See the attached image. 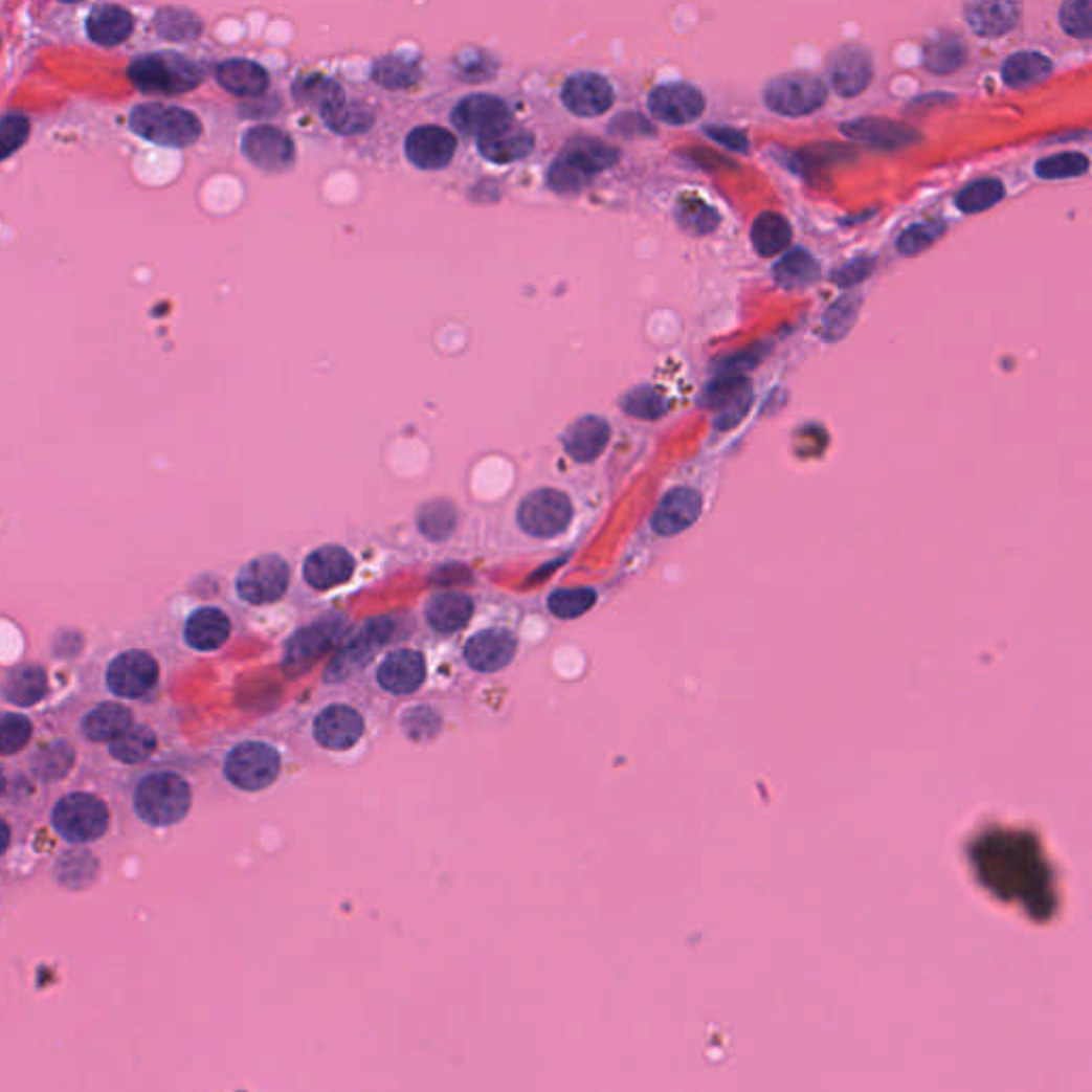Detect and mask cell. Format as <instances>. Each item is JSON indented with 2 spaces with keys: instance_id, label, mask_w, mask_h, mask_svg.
Wrapping results in <instances>:
<instances>
[{
  "instance_id": "obj_6",
  "label": "cell",
  "mask_w": 1092,
  "mask_h": 1092,
  "mask_svg": "<svg viewBox=\"0 0 1092 1092\" xmlns=\"http://www.w3.org/2000/svg\"><path fill=\"white\" fill-rule=\"evenodd\" d=\"M282 758L271 744L261 740L240 742L224 762V775L244 792H259L275 783Z\"/></svg>"
},
{
  "instance_id": "obj_11",
  "label": "cell",
  "mask_w": 1092,
  "mask_h": 1092,
  "mask_svg": "<svg viewBox=\"0 0 1092 1092\" xmlns=\"http://www.w3.org/2000/svg\"><path fill=\"white\" fill-rule=\"evenodd\" d=\"M391 634L393 621L388 617H378L363 623L331 662L327 670V681H341L351 676L357 668L372 660V655L391 639Z\"/></svg>"
},
{
  "instance_id": "obj_21",
  "label": "cell",
  "mask_w": 1092,
  "mask_h": 1092,
  "mask_svg": "<svg viewBox=\"0 0 1092 1092\" xmlns=\"http://www.w3.org/2000/svg\"><path fill=\"white\" fill-rule=\"evenodd\" d=\"M355 572L353 555L337 544H327L310 553L304 563V579L310 587L327 592L351 581Z\"/></svg>"
},
{
  "instance_id": "obj_58",
  "label": "cell",
  "mask_w": 1092,
  "mask_h": 1092,
  "mask_svg": "<svg viewBox=\"0 0 1092 1092\" xmlns=\"http://www.w3.org/2000/svg\"><path fill=\"white\" fill-rule=\"evenodd\" d=\"M707 135L711 139H715L717 143H721L723 148L732 150V152H746L750 150V141H746V137L736 131V129H728V127H709L707 129Z\"/></svg>"
},
{
  "instance_id": "obj_40",
  "label": "cell",
  "mask_w": 1092,
  "mask_h": 1092,
  "mask_svg": "<svg viewBox=\"0 0 1092 1092\" xmlns=\"http://www.w3.org/2000/svg\"><path fill=\"white\" fill-rule=\"evenodd\" d=\"M154 750L156 734L146 726H131L127 732L109 742V754L125 764L146 762Z\"/></svg>"
},
{
  "instance_id": "obj_52",
  "label": "cell",
  "mask_w": 1092,
  "mask_h": 1092,
  "mask_svg": "<svg viewBox=\"0 0 1092 1092\" xmlns=\"http://www.w3.org/2000/svg\"><path fill=\"white\" fill-rule=\"evenodd\" d=\"M945 231L943 222H919V224H913L909 226L905 233H900L898 242H896V248L902 257H913L917 252L927 250L929 246H933Z\"/></svg>"
},
{
  "instance_id": "obj_19",
  "label": "cell",
  "mask_w": 1092,
  "mask_h": 1092,
  "mask_svg": "<svg viewBox=\"0 0 1092 1092\" xmlns=\"http://www.w3.org/2000/svg\"><path fill=\"white\" fill-rule=\"evenodd\" d=\"M703 512V497L696 489L676 487L668 491L653 512V532L660 536H674L692 528Z\"/></svg>"
},
{
  "instance_id": "obj_48",
  "label": "cell",
  "mask_w": 1092,
  "mask_h": 1092,
  "mask_svg": "<svg viewBox=\"0 0 1092 1092\" xmlns=\"http://www.w3.org/2000/svg\"><path fill=\"white\" fill-rule=\"evenodd\" d=\"M1090 166V160L1079 152H1063L1042 158L1034 164V174L1042 180H1069L1084 176Z\"/></svg>"
},
{
  "instance_id": "obj_49",
  "label": "cell",
  "mask_w": 1092,
  "mask_h": 1092,
  "mask_svg": "<svg viewBox=\"0 0 1092 1092\" xmlns=\"http://www.w3.org/2000/svg\"><path fill=\"white\" fill-rule=\"evenodd\" d=\"M598 596L589 587L579 589H557L549 596V610L561 619H577L585 615L594 604Z\"/></svg>"
},
{
  "instance_id": "obj_51",
  "label": "cell",
  "mask_w": 1092,
  "mask_h": 1092,
  "mask_svg": "<svg viewBox=\"0 0 1092 1092\" xmlns=\"http://www.w3.org/2000/svg\"><path fill=\"white\" fill-rule=\"evenodd\" d=\"M857 306H860V299L853 297V295H845V297H841L837 304H832L830 310H828L826 316H824V329H822V335H824L828 341H834V339H841L843 335H847L849 329H851L853 322H855Z\"/></svg>"
},
{
  "instance_id": "obj_33",
  "label": "cell",
  "mask_w": 1092,
  "mask_h": 1092,
  "mask_svg": "<svg viewBox=\"0 0 1092 1092\" xmlns=\"http://www.w3.org/2000/svg\"><path fill=\"white\" fill-rule=\"evenodd\" d=\"M133 726V713L116 703H105L92 709L84 721L82 732L92 742H111Z\"/></svg>"
},
{
  "instance_id": "obj_14",
  "label": "cell",
  "mask_w": 1092,
  "mask_h": 1092,
  "mask_svg": "<svg viewBox=\"0 0 1092 1092\" xmlns=\"http://www.w3.org/2000/svg\"><path fill=\"white\" fill-rule=\"evenodd\" d=\"M242 150L246 158L267 174H280L295 162V143L284 131L263 125L244 135Z\"/></svg>"
},
{
  "instance_id": "obj_28",
  "label": "cell",
  "mask_w": 1092,
  "mask_h": 1092,
  "mask_svg": "<svg viewBox=\"0 0 1092 1092\" xmlns=\"http://www.w3.org/2000/svg\"><path fill=\"white\" fill-rule=\"evenodd\" d=\"M88 37L103 47L125 43L135 30V18L120 5H96L86 22Z\"/></svg>"
},
{
  "instance_id": "obj_32",
  "label": "cell",
  "mask_w": 1092,
  "mask_h": 1092,
  "mask_svg": "<svg viewBox=\"0 0 1092 1092\" xmlns=\"http://www.w3.org/2000/svg\"><path fill=\"white\" fill-rule=\"evenodd\" d=\"M474 612V602L466 594L456 592H444L429 600L425 615L429 625L442 634H450V631L464 629Z\"/></svg>"
},
{
  "instance_id": "obj_13",
  "label": "cell",
  "mask_w": 1092,
  "mask_h": 1092,
  "mask_svg": "<svg viewBox=\"0 0 1092 1092\" xmlns=\"http://www.w3.org/2000/svg\"><path fill=\"white\" fill-rule=\"evenodd\" d=\"M651 116L670 127L692 125L705 111V96L689 84H664L649 94Z\"/></svg>"
},
{
  "instance_id": "obj_56",
  "label": "cell",
  "mask_w": 1092,
  "mask_h": 1092,
  "mask_svg": "<svg viewBox=\"0 0 1092 1092\" xmlns=\"http://www.w3.org/2000/svg\"><path fill=\"white\" fill-rule=\"evenodd\" d=\"M873 265L875 261L869 259V257H862V259H855L851 263H847L845 267H841L839 271H834V282L839 286H843V289H847V286H853V284H860L862 280H867L873 271Z\"/></svg>"
},
{
  "instance_id": "obj_38",
  "label": "cell",
  "mask_w": 1092,
  "mask_h": 1092,
  "mask_svg": "<svg viewBox=\"0 0 1092 1092\" xmlns=\"http://www.w3.org/2000/svg\"><path fill=\"white\" fill-rule=\"evenodd\" d=\"M752 242L760 257H777L792 244V226L777 211H764L752 226Z\"/></svg>"
},
{
  "instance_id": "obj_42",
  "label": "cell",
  "mask_w": 1092,
  "mask_h": 1092,
  "mask_svg": "<svg viewBox=\"0 0 1092 1092\" xmlns=\"http://www.w3.org/2000/svg\"><path fill=\"white\" fill-rule=\"evenodd\" d=\"M154 28L162 39L176 41V43H188L201 35L203 22L193 12L178 9V7H164L156 14Z\"/></svg>"
},
{
  "instance_id": "obj_29",
  "label": "cell",
  "mask_w": 1092,
  "mask_h": 1092,
  "mask_svg": "<svg viewBox=\"0 0 1092 1092\" xmlns=\"http://www.w3.org/2000/svg\"><path fill=\"white\" fill-rule=\"evenodd\" d=\"M216 82L236 96H261L269 88V73L246 59H231L218 65Z\"/></svg>"
},
{
  "instance_id": "obj_18",
  "label": "cell",
  "mask_w": 1092,
  "mask_h": 1092,
  "mask_svg": "<svg viewBox=\"0 0 1092 1092\" xmlns=\"http://www.w3.org/2000/svg\"><path fill=\"white\" fill-rule=\"evenodd\" d=\"M703 406L719 410L717 427L730 429L752 406V384L744 376H719L709 384Z\"/></svg>"
},
{
  "instance_id": "obj_25",
  "label": "cell",
  "mask_w": 1092,
  "mask_h": 1092,
  "mask_svg": "<svg viewBox=\"0 0 1092 1092\" xmlns=\"http://www.w3.org/2000/svg\"><path fill=\"white\" fill-rule=\"evenodd\" d=\"M516 639L506 629H483L466 645V660L478 672H497L512 662Z\"/></svg>"
},
{
  "instance_id": "obj_9",
  "label": "cell",
  "mask_w": 1092,
  "mask_h": 1092,
  "mask_svg": "<svg viewBox=\"0 0 1092 1092\" xmlns=\"http://www.w3.org/2000/svg\"><path fill=\"white\" fill-rule=\"evenodd\" d=\"M291 583V567L277 555H261L248 561L238 574V594L250 604H271L280 600Z\"/></svg>"
},
{
  "instance_id": "obj_36",
  "label": "cell",
  "mask_w": 1092,
  "mask_h": 1092,
  "mask_svg": "<svg viewBox=\"0 0 1092 1092\" xmlns=\"http://www.w3.org/2000/svg\"><path fill=\"white\" fill-rule=\"evenodd\" d=\"M1052 61L1038 51H1018L1003 63V80L1011 88H1028L1052 75Z\"/></svg>"
},
{
  "instance_id": "obj_50",
  "label": "cell",
  "mask_w": 1092,
  "mask_h": 1092,
  "mask_svg": "<svg viewBox=\"0 0 1092 1092\" xmlns=\"http://www.w3.org/2000/svg\"><path fill=\"white\" fill-rule=\"evenodd\" d=\"M32 726L24 715L5 713L0 715V756H12L22 752L30 742Z\"/></svg>"
},
{
  "instance_id": "obj_43",
  "label": "cell",
  "mask_w": 1092,
  "mask_h": 1092,
  "mask_svg": "<svg viewBox=\"0 0 1092 1092\" xmlns=\"http://www.w3.org/2000/svg\"><path fill=\"white\" fill-rule=\"evenodd\" d=\"M1005 197V186L997 178H982L968 186H964L958 197L956 205L964 214H980L997 205Z\"/></svg>"
},
{
  "instance_id": "obj_31",
  "label": "cell",
  "mask_w": 1092,
  "mask_h": 1092,
  "mask_svg": "<svg viewBox=\"0 0 1092 1092\" xmlns=\"http://www.w3.org/2000/svg\"><path fill=\"white\" fill-rule=\"evenodd\" d=\"M478 152L495 162V164H510L521 158H528L536 146L534 135L519 127H508L502 131H495L491 135L478 137Z\"/></svg>"
},
{
  "instance_id": "obj_2",
  "label": "cell",
  "mask_w": 1092,
  "mask_h": 1092,
  "mask_svg": "<svg viewBox=\"0 0 1092 1092\" xmlns=\"http://www.w3.org/2000/svg\"><path fill=\"white\" fill-rule=\"evenodd\" d=\"M129 77L146 94H184L201 86L203 69L176 51L141 55L129 67Z\"/></svg>"
},
{
  "instance_id": "obj_15",
  "label": "cell",
  "mask_w": 1092,
  "mask_h": 1092,
  "mask_svg": "<svg viewBox=\"0 0 1092 1092\" xmlns=\"http://www.w3.org/2000/svg\"><path fill=\"white\" fill-rule=\"evenodd\" d=\"M365 732L361 713L349 705H331L314 719V738L329 752H347Z\"/></svg>"
},
{
  "instance_id": "obj_34",
  "label": "cell",
  "mask_w": 1092,
  "mask_h": 1092,
  "mask_svg": "<svg viewBox=\"0 0 1092 1092\" xmlns=\"http://www.w3.org/2000/svg\"><path fill=\"white\" fill-rule=\"evenodd\" d=\"M0 692L16 707H32L47 694V674L41 666L18 668L5 678Z\"/></svg>"
},
{
  "instance_id": "obj_10",
  "label": "cell",
  "mask_w": 1092,
  "mask_h": 1092,
  "mask_svg": "<svg viewBox=\"0 0 1092 1092\" xmlns=\"http://www.w3.org/2000/svg\"><path fill=\"white\" fill-rule=\"evenodd\" d=\"M450 118L459 133L472 135L476 139L514 125L508 103L493 94H470L462 98L452 109Z\"/></svg>"
},
{
  "instance_id": "obj_7",
  "label": "cell",
  "mask_w": 1092,
  "mask_h": 1092,
  "mask_svg": "<svg viewBox=\"0 0 1092 1092\" xmlns=\"http://www.w3.org/2000/svg\"><path fill=\"white\" fill-rule=\"evenodd\" d=\"M828 98V88L822 80L807 73H787L768 82L764 103L781 116L798 118L818 111Z\"/></svg>"
},
{
  "instance_id": "obj_23",
  "label": "cell",
  "mask_w": 1092,
  "mask_h": 1092,
  "mask_svg": "<svg viewBox=\"0 0 1092 1092\" xmlns=\"http://www.w3.org/2000/svg\"><path fill=\"white\" fill-rule=\"evenodd\" d=\"M339 631H341L339 619L318 621V623L297 631V634L291 639V643L286 645L284 668L289 672L306 670L335 643Z\"/></svg>"
},
{
  "instance_id": "obj_57",
  "label": "cell",
  "mask_w": 1092,
  "mask_h": 1092,
  "mask_svg": "<svg viewBox=\"0 0 1092 1092\" xmlns=\"http://www.w3.org/2000/svg\"><path fill=\"white\" fill-rule=\"evenodd\" d=\"M762 353H764V349L758 347V349H752V351L738 353L734 357H728L726 361L719 363V376H742V372L754 367L760 361Z\"/></svg>"
},
{
  "instance_id": "obj_35",
  "label": "cell",
  "mask_w": 1092,
  "mask_h": 1092,
  "mask_svg": "<svg viewBox=\"0 0 1092 1092\" xmlns=\"http://www.w3.org/2000/svg\"><path fill=\"white\" fill-rule=\"evenodd\" d=\"M773 275L781 289L802 291L818 282L820 263L807 250H792L775 265Z\"/></svg>"
},
{
  "instance_id": "obj_39",
  "label": "cell",
  "mask_w": 1092,
  "mask_h": 1092,
  "mask_svg": "<svg viewBox=\"0 0 1092 1092\" xmlns=\"http://www.w3.org/2000/svg\"><path fill=\"white\" fill-rule=\"evenodd\" d=\"M674 218L689 236H709L719 224V214L698 195H683L676 201Z\"/></svg>"
},
{
  "instance_id": "obj_59",
  "label": "cell",
  "mask_w": 1092,
  "mask_h": 1092,
  "mask_svg": "<svg viewBox=\"0 0 1092 1092\" xmlns=\"http://www.w3.org/2000/svg\"><path fill=\"white\" fill-rule=\"evenodd\" d=\"M9 843H12V830L5 820H0V855L9 849Z\"/></svg>"
},
{
  "instance_id": "obj_55",
  "label": "cell",
  "mask_w": 1092,
  "mask_h": 1092,
  "mask_svg": "<svg viewBox=\"0 0 1092 1092\" xmlns=\"http://www.w3.org/2000/svg\"><path fill=\"white\" fill-rule=\"evenodd\" d=\"M454 528V510L446 502H433L421 512V530L431 540H442Z\"/></svg>"
},
{
  "instance_id": "obj_1",
  "label": "cell",
  "mask_w": 1092,
  "mask_h": 1092,
  "mask_svg": "<svg viewBox=\"0 0 1092 1092\" xmlns=\"http://www.w3.org/2000/svg\"><path fill=\"white\" fill-rule=\"evenodd\" d=\"M619 160V150L596 137H572L549 166V186L565 197L579 195L598 174Z\"/></svg>"
},
{
  "instance_id": "obj_17",
  "label": "cell",
  "mask_w": 1092,
  "mask_h": 1092,
  "mask_svg": "<svg viewBox=\"0 0 1092 1092\" xmlns=\"http://www.w3.org/2000/svg\"><path fill=\"white\" fill-rule=\"evenodd\" d=\"M561 101L574 116L596 118L612 107L615 90L610 82L598 73H577L563 84Z\"/></svg>"
},
{
  "instance_id": "obj_8",
  "label": "cell",
  "mask_w": 1092,
  "mask_h": 1092,
  "mask_svg": "<svg viewBox=\"0 0 1092 1092\" xmlns=\"http://www.w3.org/2000/svg\"><path fill=\"white\" fill-rule=\"evenodd\" d=\"M516 519L521 530L534 538H555L572 521V502L557 489H538L523 497Z\"/></svg>"
},
{
  "instance_id": "obj_53",
  "label": "cell",
  "mask_w": 1092,
  "mask_h": 1092,
  "mask_svg": "<svg viewBox=\"0 0 1092 1092\" xmlns=\"http://www.w3.org/2000/svg\"><path fill=\"white\" fill-rule=\"evenodd\" d=\"M1061 26L1075 39L1092 37V3L1090 0H1069L1061 7Z\"/></svg>"
},
{
  "instance_id": "obj_37",
  "label": "cell",
  "mask_w": 1092,
  "mask_h": 1092,
  "mask_svg": "<svg viewBox=\"0 0 1092 1092\" xmlns=\"http://www.w3.org/2000/svg\"><path fill=\"white\" fill-rule=\"evenodd\" d=\"M293 96L299 105L318 111L320 118L341 103H347V94H343L341 86L331 80H325L322 75H308L304 80H297L293 86Z\"/></svg>"
},
{
  "instance_id": "obj_47",
  "label": "cell",
  "mask_w": 1092,
  "mask_h": 1092,
  "mask_svg": "<svg viewBox=\"0 0 1092 1092\" xmlns=\"http://www.w3.org/2000/svg\"><path fill=\"white\" fill-rule=\"evenodd\" d=\"M322 122L339 135H359L372 127L374 116L363 105L347 101L322 116Z\"/></svg>"
},
{
  "instance_id": "obj_46",
  "label": "cell",
  "mask_w": 1092,
  "mask_h": 1092,
  "mask_svg": "<svg viewBox=\"0 0 1092 1092\" xmlns=\"http://www.w3.org/2000/svg\"><path fill=\"white\" fill-rule=\"evenodd\" d=\"M419 75V67L415 63H408L406 59H401V55H386V59H380L372 71L374 82L388 90L410 88L413 84H417Z\"/></svg>"
},
{
  "instance_id": "obj_54",
  "label": "cell",
  "mask_w": 1092,
  "mask_h": 1092,
  "mask_svg": "<svg viewBox=\"0 0 1092 1092\" xmlns=\"http://www.w3.org/2000/svg\"><path fill=\"white\" fill-rule=\"evenodd\" d=\"M28 135L30 122L20 113H9V116L0 120V160L14 156L28 141Z\"/></svg>"
},
{
  "instance_id": "obj_4",
  "label": "cell",
  "mask_w": 1092,
  "mask_h": 1092,
  "mask_svg": "<svg viewBox=\"0 0 1092 1092\" xmlns=\"http://www.w3.org/2000/svg\"><path fill=\"white\" fill-rule=\"evenodd\" d=\"M131 129L146 141L164 148H188L199 141L203 127L193 111L162 105V103H146L133 109Z\"/></svg>"
},
{
  "instance_id": "obj_41",
  "label": "cell",
  "mask_w": 1092,
  "mask_h": 1092,
  "mask_svg": "<svg viewBox=\"0 0 1092 1092\" xmlns=\"http://www.w3.org/2000/svg\"><path fill=\"white\" fill-rule=\"evenodd\" d=\"M966 63V45L960 37L943 35L935 39L924 53V65L935 75H950Z\"/></svg>"
},
{
  "instance_id": "obj_30",
  "label": "cell",
  "mask_w": 1092,
  "mask_h": 1092,
  "mask_svg": "<svg viewBox=\"0 0 1092 1092\" xmlns=\"http://www.w3.org/2000/svg\"><path fill=\"white\" fill-rule=\"evenodd\" d=\"M964 18L977 37L999 39L1018 26L1020 9L1013 3H971Z\"/></svg>"
},
{
  "instance_id": "obj_22",
  "label": "cell",
  "mask_w": 1092,
  "mask_h": 1092,
  "mask_svg": "<svg viewBox=\"0 0 1092 1092\" xmlns=\"http://www.w3.org/2000/svg\"><path fill=\"white\" fill-rule=\"evenodd\" d=\"M843 135L875 150H902L915 141H919V135L913 127L884 120V118H860L851 120L841 127Z\"/></svg>"
},
{
  "instance_id": "obj_44",
  "label": "cell",
  "mask_w": 1092,
  "mask_h": 1092,
  "mask_svg": "<svg viewBox=\"0 0 1092 1092\" xmlns=\"http://www.w3.org/2000/svg\"><path fill=\"white\" fill-rule=\"evenodd\" d=\"M73 750L59 740V742H51V744H45L39 750L37 756H32V771L43 779V781H55V779H63L71 766H73Z\"/></svg>"
},
{
  "instance_id": "obj_27",
  "label": "cell",
  "mask_w": 1092,
  "mask_h": 1092,
  "mask_svg": "<svg viewBox=\"0 0 1092 1092\" xmlns=\"http://www.w3.org/2000/svg\"><path fill=\"white\" fill-rule=\"evenodd\" d=\"M228 637H231V619L214 606L195 610L184 627L186 643L197 651H216Z\"/></svg>"
},
{
  "instance_id": "obj_20",
  "label": "cell",
  "mask_w": 1092,
  "mask_h": 1092,
  "mask_svg": "<svg viewBox=\"0 0 1092 1092\" xmlns=\"http://www.w3.org/2000/svg\"><path fill=\"white\" fill-rule=\"evenodd\" d=\"M404 150L415 166L423 171H438L452 160L456 152V137L442 127L425 125L408 133Z\"/></svg>"
},
{
  "instance_id": "obj_3",
  "label": "cell",
  "mask_w": 1092,
  "mask_h": 1092,
  "mask_svg": "<svg viewBox=\"0 0 1092 1092\" xmlns=\"http://www.w3.org/2000/svg\"><path fill=\"white\" fill-rule=\"evenodd\" d=\"M191 785L174 773L148 775L135 789L137 816L156 828L182 822L191 809Z\"/></svg>"
},
{
  "instance_id": "obj_12",
  "label": "cell",
  "mask_w": 1092,
  "mask_h": 1092,
  "mask_svg": "<svg viewBox=\"0 0 1092 1092\" xmlns=\"http://www.w3.org/2000/svg\"><path fill=\"white\" fill-rule=\"evenodd\" d=\"M158 681V664L146 651L120 653L107 668V687L120 698H141Z\"/></svg>"
},
{
  "instance_id": "obj_16",
  "label": "cell",
  "mask_w": 1092,
  "mask_h": 1092,
  "mask_svg": "<svg viewBox=\"0 0 1092 1092\" xmlns=\"http://www.w3.org/2000/svg\"><path fill=\"white\" fill-rule=\"evenodd\" d=\"M828 73L837 94L857 96L873 82V55L860 45H843L830 55Z\"/></svg>"
},
{
  "instance_id": "obj_45",
  "label": "cell",
  "mask_w": 1092,
  "mask_h": 1092,
  "mask_svg": "<svg viewBox=\"0 0 1092 1092\" xmlns=\"http://www.w3.org/2000/svg\"><path fill=\"white\" fill-rule=\"evenodd\" d=\"M621 408L625 410V415L634 417V419H641V421H658L660 417L666 415L668 410V404L664 395L653 388V386H637L631 388L623 399H621Z\"/></svg>"
},
{
  "instance_id": "obj_60",
  "label": "cell",
  "mask_w": 1092,
  "mask_h": 1092,
  "mask_svg": "<svg viewBox=\"0 0 1092 1092\" xmlns=\"http://www.w3.org/2000/svg\"><path fill=\"white\" fill-rule=\"evenodd\" d=\"M5 787H7V779H5V773L0 771V794L5 792Z\"/></svg>"
},
{
  "instance_id": "obj_5",
  "label": "cell",
  "mask_w": 1092,
  "mask_h": 1092,
  "mask_svg": "<svg viewBox=\"0 0 1092 1092\" xmlns=\"http://www.w3.org/2000/svg\"><path fill=\"white\" fill-rule=\"evenodd\" d=\"M51 824L69 843H90L101 839L109 826L107 804L84 792H75L59 800L51 811Z\"/></svg>"
},
{
  "instance_id": "obj_24",
  "label": "cell",
  "mask_w": 1092,
  "mask_h": 1092,
  "mask_svg": "<svg viewBox=\"0 0 1092 1092\" xmlns=\"http://www.w3.org/2000/svg\"><path fill=\"white\" fill-rule=\"evenodd\" d=\"M427 664L419 651L401 649L384 658L378 668V683L388 694L408 696L425 683Z\"/></svg>"
},
{
  "instance_id": "obj_26",
  "label": "cell",
  "mask_w": 1092,
  "mask_h": 1092,
  "mask_svg": "<svg viewBox=\"0 0 1092 1092\" xmlns=\"http://www.w3.org/2000/svg\"><path fill=\"white\" fill-rule=\"evenodd\" d=\"M610 440V425L600 417H583L574 421L563 433L565 452L579 464H592L604 452Z\"/></svg>"
}]
</instances>
